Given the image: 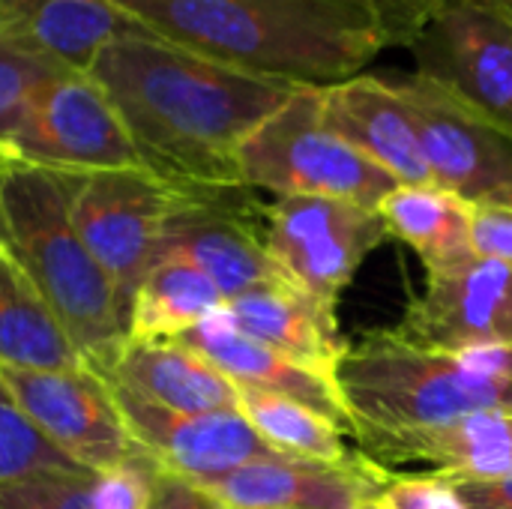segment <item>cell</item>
Wrapping results in <instances>:
<instances>
[{
    "label": "cell",
    "mask_w": 512,
    "mask_h": 509,
    "mask_svg": "<svg viewBox=\"0 0 512 509\" xmlns=\"http://www.w3.org/2000/svg\"><path fill=\"white\" fill-rule=\"evenodd\" d=\"M0 366L42 372L84 366L51 306L6 243H0Z\"/></svg>",
    "instance_id": "obj_21"
},
{
    "label": "cell",
    "mask_w": 512,
    "mask_h": 509,
    "mask_svg": "<svg viewBox=\"0 0 512 509\" xmlns=\"http://www.w3.org/2000/svg\"><path fill=\"white\" fill-rule=\"evenodd\" d=\"M12 165L84 177L132 171L141 168V159L93 75L60 69L39 87L18 132L6 144L3 171Z\"/></svg>",
    "instance_id": "obj_6"
},
{
    "label": "cell",
    "mask_w": 512,
    "mask_h": 509,
    "mask_svg": "<svg viewBox=\"0 0 512 509\" xmlns=\"http://www.w3.org/2000/svg\"><path fill=\"white\" fill-rule=\"evenodd\" d=\"M150 33L288 87H333L393 48L366 0H114Z\"/></svg>",
    "instance_id": "obj_2"
},
{
    "label": "cell",
    "mask_w": 512,
    "mask_h": 509,
    "mask_svg": "<svg viewBox=\"0 0 512 509\" xmlns=\"http://www.w3.org/2000/svg\"><path fill=\"white\" fill-rule=\"evenodd\" d=\"M171 192L174 201L159 261L177 258L198 267L225 300L282 279L264 240L267 204L258 201L255 189L237 183L186 186Z\"/></svg>",
    "instance_id": "obj_9"
},
{
    "label": "cell",
    "mask_w": 512,
    "mask_h": 509,
    "mask_svg": "<svg viewBox=\"0 0 512 509\" xmlns=\"http://www.w3.org/2000/svg\"><path fill=\"white\" fill-rule=\"evenodd\" d=\"M90 471H39L0 486V509H96Z\"/></svg>",
    "instance_id": "obj_27"
},
{
    "label": "cell",
    "mask_w": 512,
    "mask_h": 509,
    "mask_svg": "<svg viewBox=\"0 0 512 509\" xmlns=\"http://www.w3.org/2000/svg\"><path fill=\"white\" fill-rule=\"evenodd\" d=\"M378 213L387 225V234L420 255L426 273L474 255V207L444 186H396L381 201Z\"/></svg>",
    "instance_id": "obj_22"
},
{
    "label": "cell",
    "mask_w": 512,
    "mask_h": 509,
    "mask_svg": "<svg viewBox=\"0 0 512 509\" xmlns=\"http://www.w3.org/2000/svg\"><path fill=\"white\" fill-rule=\"evenodd\" d=\"M501 3H504V6L510 9V15H512V3H510V0H501Z\"/></svg>",
    "instance_id": "obj_38"
},
{
    "label": "cell",
    "mask_w": 512,
    "mask_h": 509,
    "mask_svg": "<svg viewBox=\"0 0 512 509\" xmlns=\"http://www.w3.org/2000/svg\"><path fill=\"white\" fill-rule=\"evenodd\" d=\"M348 429L360 450L447 426L477 411H512V378L483 357L420 348L396 330H372L336 366Z\"/></svg>",
    "instance_id": "obj_4"
},
{
    "label": "cell",
    "mask_w": 512,
    "mask_h": 509,
    "mask_svg": "<svg viewBox=\"0 0 512 509\" xmlns=\"http://www.w3.org/2000/svg\"><path fill=\"white\" fill-rule=\"evenodd\" d=\"M387 471L363 453L333 465L300 456H261L204 486L225 509H360L378 501Z\"/></svg>",
    "instance_id": "obj_15"
},
{
    "label": "cell",
    "mask_w": 512,
    "mask_h": 509,
    "mask_svg": "<svg viewBox=\"0 0 512 509\" xmlns=\"http://www.w3.org/2000/svg\"><path fill=\"white\" fill-rule=\"evenodd\" d=\"M75 174L12 165L0 174L6 246L84 366L105 372L129 342V309L72 225Z\"/></svg>",
    "instance_id": "obj_3"
},
{
    "label": "cell",
    "mask_w": 512,
    "mask_h": 509,
    "mask_svg": "<svg viewBox=\"0 0 512 509\" xmlns=\"http://www.w3.org/2000/svg\"><path fill=\"white\" fill-rule=\"evenodd\" d=\"M141 168L171 189L237 186V153L294 90L246 75L135 24L90 66Z\"/></svg>",
    "instance_id": "obj_1"
},
{
    "label": "cell",
    "mask_w": 512,
    "mask_h": 509,
    "mask_svg": "<svg viewBox=\"0 0 512 509\" xmlns=\"http://www.w3.org/2000/svg\"><path fill=\"white\" fill-rule=\"evenodd\" d=\"M105 384L114 393L132 444L168 474L210 486L240 465L276 453L240 411L180 414L153 405L114 381Z\"/></svg>",
    "instance_id": "obj_14"
},
{
    "label": "cell",
    "mask_w": 512,
    "mask_h": 509,
    "mask_svg": "<svg viewBox=\"0 0 512 509\" xmlns=\"http://www.w3.org/2000/svg\"><path fill=\"white\" fill-rule=\"evenodd\" d=\"M240 414L276 453L333 465L357 459L345 444V429L303 402L261 390H240Z\"/></svg>",
    "instance_id": "obj_24"
},
{
    "label": "cell",
    "mask_w": 512,
    "mask_h": 509,
    "mask_svg": "<svg viewBox=\"0 0 512 509\" xmlns=\"http://www.w3.org/2000/svg\"><path fill=\"white\" fill-rule=\"evenodd\" d=\"M147 509H225L213 495L210 489L183 480L177 474L159 471L153 480V492H150V504Z\"/></svg>",
    "instance_id": "obj_32"
},
{
    "label": "cell",
    "mask_w": 512,
    "mask_h": 509,
    "mask_svg": "<svg viewBox=\"0 0 512 509\" xmlns=\"http://www.w3.org/2000/svg\"><path fill=\"white\" fill-rule=\"evenodd\" d=\"M180 342L195 348L201 357H207L240 390H261V393H276V396L303 402L312 411L324 414L327 420L339 423L345 432H351L348 414H345V405L333 378L315 369H306L294 363L291 357L243 336L240 330L228 324L222 309L213 312L207 321H201L195 330H189Z\"/></svg>",
    "instance_id": "obj_18"
},
{
    "label": "cell",
    "mask_w": 512,
    "mask_h": 509,
    "mask_svg": "<svg viewBox=\"0 0 512 509\" xmlns=\"http://www.w3.org/2000/svg\"><path fill=\"white\" fill-rule=\"evenodd\" d=\"M327 126L384 168L399 186L432 183L417 123L402 93L381 72H363L321 90Z\"/></svg>",
    "instance_id": "obj_16"
},
{
    "label": "cell",
    "mask_w": 512,
    "mask_h": 509,
    "mask_svg": "<svg viewBox=\"0 0 512 509\" xmlns=\"http://www.w3.org/2000/svg\"><path fill=\"white\" fill-rule=\"evenodd\" d=\"M405 51L417 75L512 135V15L501 0H441Z\"/></svg>",
    "instance_id": "obj_7"
},
{
    "label": "cell",
    "mask_w": 512,
    "mask_h": 509,
    "mask_svg": "<svg viewBox=\"0 0 512 509\" xmlns=\"http://www.w3.org/2000/svg\"><path fill=\"white\" fill-rule=\"evenodd\" d=\"M360 509H381V507H378V504L372 501V504H366V507H360Z\"/></svg>",
    "instance_id": "obj_37"
},
{
    "label": "cell",
    "mask_w": 512,
    "mask_h": 509,
    "mask_svg": "<svg viewBox=\"0 0 512 509\" xmlns=\"http://www.w3.org/2000/svg\"><path fill=\"white\" fill-rule=\"evenodd\" d=\"M0 384L24 420L72 465L105 474L138 453L111 387L90 366L63 372L0 366Z\"/></svg>",
    "instance_id": "obj_12"
},
{
    "label": "cell",
    "mask_w": 512,
    "mask_h": 509,
    "mask_svg": "<svg viewBox=\"0 0 512 509\" xmlns=\"http://www.w3.org/2000/svg\"><path fill=\"white\" fill-rule=\"evenodd\" d=\"M393 330L420 348L453 357L507 351L512 348V264L468 255L426 273V291L408 303Z\"/></svg>",
    "instance_id": "obj_13"
},
{
    "label": "cell",
    "mask_w": 512,
    "mask_h": 509,
    "mask_svg": "<svg viewBox=\"0 0 512 509\" xmlns=\"http://www.w3.org/2000/svg\"><path fill=\"white\" fill-rule=\"evenodd\" d=\"M510 3H512V0H510Z\"/></svg>",
    "instance_id": "obj_39"
},
{
    "label": "cell",
    "mask_w": 512,
    "mask_h": 509,
    "mask_svg": "<svg viewBox=\"0 0 512 509\" xmlns=\"http://www.w3.org/2000/svg\"><path fill=\"white\" fill-rule=\"evenodd\" d=\"M450 480V477H447ZM471 509H512V471L492 480H450Z\"/></svg>",
    "instance_id": "obj_34"
},
{
    "label": "cell",
    "mask_w": 512,
    "mask_h": 509,
    "mask_svg": "<svg viewBox=\"0 0 512 509\" xmlns=\"http://www.w3.org/2000/svg\"><path fill=\"white\" fill-rule=\"evenodd\" d=\"M57 72L60 66L0 33V171L6 144L18 132L33 96Z\"/></svg>",
    "instance_id": "obj_25"
},
{
    "label": "cell",
    "mask_w": 512,
    "mask_h": 509,
    "mask_svg": "<svg viewBox=\"0 0 512 509\" xmlns=\"http://www.w3.org/2000/svg\"><path fill=\"white\" fill-rule=\"evenodd\" d=\"M372 465H432L450 480H492L512 471V411H477L447 426L360 450Z\"/></svg>",
    "instance_id": "obj_20"
},
{
    "label": "cell",
    "mask_w": 512,
    "mask_h": 509,
    "mask_svg": "<svg viewBox=\"0 0 512 509\" xmlns=\"http://www.w3.org/2000/svg\"><path fill=\"white\" fill-rule=\"evenodd\" d=\"M381 509H471L459 489L438 471L432 474H390L375 501Z\"/></svg>",
    "instance_id": "obj_29"
},
{
    "label": "cell",
    "mask_w": 512,
    "mask_h": 509,
    "mask_svg": "<svg viewBox=\"0 0 512 509\" xmlns=\"http://www.w3.org/2000/svg\"><path fill=\"white\" fill-rule=\"evenodd\" d=\"M237 171L243 186L276 198H339L375 210L399 186L327 126L315 87L294 90L255 126L237 153Z\"/></svg>",
    "instance_id": "obj_5"
},
{
    "label": "cell",
    "mask_w": 512,
    "mask_h": 509,
    "mask_svg": "<svg viewBox=\"0 0 512 509\" xmlns=\"http://www.w3.org/2000/svg\"><path fill=\"white\" fill-rule=\"evenodd\" d=\"M471 249L480 258L512 264V207L510 204H480L471 222Z\"/></svg>",
    "instance_id": "obj_30"
},
{
    "label": "cell",
    "mask_w": 512,
    "mask_h": 509,
    "mask_svg": "<svg viewBox=\"0 0 512 509\" xmlns=\"http://www.w3.org/2000/svg\"><path fill=\"white\" fill-rule=\"evenodd\" d=\"M96 375L180 414L240 411V387L180 339L126 342L117 360Z\"/></svg>",
    "instance_id": "obj_19"
},
{
    "label": "cell",
    "mask_w": 512,
    "mask_h": 509,
    "mask_svg": "<svg viewBox=\"0 0 512 509\" xmlns=\"http://www.w3.org/2000/svg\"><path fill=\"white\" fill-rule=\"evenodd\" d=\"M39 471H84L57 453L15 408L0 384V486Z\"/></svg>",
    "instance_id": "obj_26"
},
{
    "label": "cell",
    "mask_w": 512,
    "mask_h": 509,
    "mask_svg": "<svg viewBox=\"0 0 512 509\" xmlns=\"http://www.w3.org/2000/svg\"><path fill=\"white\" fill-rule=\"evenodd\" d=\"M369 6L378 9V15L384 18L393 48H405L414 33L429 21V15L438 9L441 0H366Z\"/></svg>",
    "instance_id": "obj_31"
},
{
    "label": "cell",
    "mask_w": 512,
    "mask_h": 509,
    "mask_svg": "<svg viewBox=\"0 0 512 509\" xmlns=\"http://www.w3.org/2000/svg\"><path fill=\"white\" fill-rule=\"evenodd\" d=\"M483 360H486L492 369H498V372H504V375H510L512 378V348L498 351V354H483Z\"/></svg>",
    "instance_id": "obj_35"
},
{
    "label": "cell",
    "mask_w": 512,
    "mask_h": 509,
    "mask_svg": "<svg viewBox=\"0 0 512 509\" xmlns=\"http://www.w3.org/2000/svg\"><path fill=\"white\" fill-rule=\"evenodd\" d=\"M171 201V186L144 168L99 171L75 180L72 225L126 309L162 255Z\"/></svg>",
    "instance_id": "obj_11"
},
{
    "label": "cell",
    "mask_w": 512,
    "mask_h": 509,
    "mask_svg": "<svg viewBox=\"0 0 512 509\" xmlns=\"http://www.w3.org/2000/svg\"><path fill=\"white\" fill-rule=\"evenodd\" d=\"M402 93L435 186L471 207H512V135L417 72H384Z\"/></svg>",
    "instance_id": "obj_10"
},
{
    "label": "cell",
    "mask_w": 512,
    "mask_h": 509,
    "mask_svg": "<svg viewBox=\"0 0 512 509\" xmlns=\"http://www.w3.org/2000/svg\"><path fill=\"white\" fill-rule=\"evenodd\" d=\"M375 207L339 198H276L267 204V252L279 276L336 315L339 294L387 240Z\"/></svg>",
    "instance_id": "obj_8"
},
{
    "label": "cell",
    "mask_w": 512,
    "mask_h": 509,
    "mask_svg": "<svg viewBox=\"0 0 512 509\" xmlns=\"http://www.w3.org/2000/svg\"><path fill=\"white\" fill-rule=\"evenodd\" d=\"M66 0H0V33L12 42H24L27 30Z\"/></svg>",
    "instance_id": "obj_33"
},
{
    "label": "cell",
    "mask_w": 512,
    "mask_h": 509,
    "mask_svg": "<svg viewBox=\"0 0 512 509\" xmlns=\"http://www.w3.org/2000/svg\"><path fill=\"white\" fill-rule=\"evenodd\" d=\"M222 312L243 336L336 381V366L348 351V339H342L336 315L294 285L282 279L255 285L225 300Z\"/></svg>",
    "instance_id": "obj_17"
},
{
    "label": "cell",
    "mask_w": 512,
    "mask_h": 509,
    "mask_svg": "<svg viewBox=\"0 0 512 509\" xmlns=\"http://www.w3.org/2000/svg\"><path fill=\"white\" fill-rule=\"evenodd\" d=\"M3 174V171H0ZM0 243H6V222H3V207H0Z\"/></svg>",
    "instance_id": "obj_36"
},
{
    "label": "cell",
    "mask_w": 512,
    "mask_h": 509,
    "mask_svg": "<svg viewBox=\"0 0 512 509\" xmlns=\"http://www.w3.org/2000/svg\"><path fill=\"white\" fill-rule=\"evenodd\" d=\"M159 471L162 468L147 453L138 450L123 465H117L105 474H96V480H93L96 509H147L153 480Z\"/></svg>",
    "instance_id": "obj_28"
},
{
    "label": "cell",
    "mask_w": 512,
    "mask_h": 509,
    "mask_svg": "<svg viewBox=\"0 0 512 509\" xmlns=\"http://www.w3.org/2000/svg\"><path fill=\"white\" fill-rule=\"evenodd\" d=\"M222 306V291L198 267L177 258H162L132 297L129 342L183 339Z\"/></svg>",
    "instance_id": "obj_23"
}]
</instances>
